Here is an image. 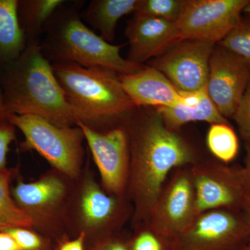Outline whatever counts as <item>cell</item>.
Wrapping results in <instances>:
<instances>
[{
	"label": "cell",
	"mask_w": 250,
	"mask_h": 250,
	"mask_svg": "<svg viewBox=\"0 0 250 250\" xmlns=\"http://www.w3.org/2000/svg\"><path fill=\"white\" fill-rule=\"evenodd\" d=\"M127 125L130 161L126 195L139 225L147 223L171 172L192 166L200 158L177 131L166 126L156 110L134 111Z\"/></svg>",
	"instance_id": "1"
},
{
	"label": "cell",
	"mask_w": 250,
	"mask_h": 250,
	"mask_svg": "<svg viewBox=\"0 0 250 250\" xmlns=\"http://www.w3.org/2000/svg\"><path fill=\"white\" fill-rule=\"evenodd\" d=\"M0 85L10 114L40 116L63 127L77 124L39 42L27 43L19 57L0 67Z\"/></svg>",
	"instance_id": "2"
},
{
	"label": "cell",
	"mask_w": 250,
	"mask_h": 250,
	"mask_svg": "<svg viewBox=\"0 0 250 250\" xmlns=\"http://www.w3.org/2000/svg\"><path fill=\"white\" fill-rule=\"evenodd\" d=\"M52 65L77 122L93 129L95 125L129 119L137 108L125 92L117 72L106 67H83L73 62Z\"/></svg>",
	"instance_id": "3"
},
{
	"label": "cell",
	"mask_w": 250,
	"mask_h": 250,
	"mask_svg": "<svg viewBox=\"0 0 250 250\" xmlns=\"http://www.w3.org/2000/svg\"><path fill=\"white\" fill-rule=\"evenodd\" d=\"M65 4L45 24V37L40 42L42 54L49 62L106 67L119 75H131L142 68L143 65L121 57L122 45H112L85 26L80 13L82 2L67 6Z\"/></svg>",
	"instance_id": "4"
},
{
	"label": "cell",
	"mask_w": 250,
	"mask_h": 250,
	"mask_svg": "<svg viewBox=\"0 0 250 250\" xmlns=\"http://www.w3.org/2000/svg\"><path fill=\"white\" fill-rule=\"evenodd\" d=\"M8 121L22 131L24 149H35L51 165L70 177H77L83 156L84 139L80 126H59L34 115L10 114Z\"/></svg>",
	"instance_id": "5"
},
{
	"label": "cell",
	"mask_w": 250,
	"mask_h": 250,
	"mask_svg": "<svg viewBox=\"0 0 250 250\" xmlns=\"http://www.w3.org/2000/svg\"><path fill=\"white\" fill-rule=\"evenodd\" d=\"M250 228L241 210L218 208L197 215L173 241V250H246Z\"/></svg>",
	"instance_id": "6"
},
{
	"label": "cell",
	"mask_w": 250,
	"mask_h": 250,
	"mask_svg": "<svg viewBox=\"0 0 250 250\" xmlns=\"http://www.w3.org/2000/svg\"><path fill=\"white\" fill-rule=\"evenodd\" d=\"M250 0H184L176 27L182 40L218 44L236 27Z\"/></svg>",
	"instance_id": "7"
},
{
	"label": "cell",
	"mask_w": 250,
	"mask_h": 250,
	"mask_svg": "<svg viewBox=\"0 0 250 250\" xmlns=\"http://www.w3.org/2000/svg\"><path fill=\"white\" fill-rule=\"evenodd\" d=\"M196 197L197 216L218 208L241 210L247 197L240 168L213 159H200L190 166Z\"/></svg>",
	"instance_id": "8"
},
{
	"label": "cell",
	"mask_w": 250,
	"mask_h": 250,
	"mask_svg": "<svg viewBox=\"0 0 250 250\" xmlns=\"http://www.w3.org/2000/svg\"><path fill=\"white\" fill-rule=\"evenodd\" d=\"M196 217L190 166L174 169L159 193L147 223L174 241Z\"/></svg>",
	"instance_id": "9"
},
{
	"label": "cell",
	"mask_w": 250,
	"mask_h": 250,
	"mask_svg": "<svg viewBox=\"0 0 250 250\" xmlns=\"http://www.w3.org/2000/svg\"><path fill=\"white\" fill-rule=\"evenodd\" d=\"M214 42L182 40L156 57L152 67L162 72L181 93H195L207 87Z\"/></svg>",
	"instance_id": "10"
},
{
	"label": "cell",
	"mask_w": 250,
	"mask_h": 250,
	"mask_svg": "<svg viewBox=\"0 0 250 250\" xmlns=\"http://www.w3.org/2000/svg\"><path fill=\"white\" fill-rule=\"evenodd\" d=\"M76 125L83 131L104 186L111 195L124 196L126 194L130 161L127 129L119 126L100 132L81 122H77Z\"/></svg>",
	"instance_id": "11"
},
{
	"label": "cell",
	"mask_w": 250,
	"mask_h": 250,
	"mask_svg": "<svg viewBox=\"0 0 250 250\" xmlns=\"http://www.w3.org/2000/svg\"><path fill=\"white\" fill-rule=\"evenodd\" d=\"M250 81V69L236 54L215 45L210 56L207 90L225 118L233 117Z\"/></svg>",
	"instance_id": "12"
},
{
	"label": "cell",
	"mask_w": 250,
	"mask_h": 250,
	"mask_svg": "<svg viewBox=\"0 0 250 250\" xmlns=\"http://www.w3.org/2000/svg\"><path fill=\"white\" fill-rule=\"evenodd\" d=\"M125 33L130 46L126 59L141 65L182 41L174 23L143 15H134Z\"/></svg>",
	"instance_id": "13"
},
{
	"label": "cell",
	"mask_w": 250,
	"mask_h": 250,
	"mask_svg": "<svg viewBox=\"0 0 250 250\" xmlns=\"http://www.w3.org/2000/svg\"><path fill=\"white\" fill-rule=\"evenodd\" d=\"M123 88L136 107H172L183 103V96L154 67L143 66L131 75H119Z\"/></svg>",
	"instance_id": "14"
},
{
	"label": "cell",
	"mask_w": 250,
	"mask_h": 250,
	"mask_svg": "<svg viewBox=\"0 0 250 250\" xmlns=\"http://www.w3.org/2000/svg\"><path fill=\"white\" fill-rule=\"evenodd\" d=\"M123 197L107 195L93 181H87L82 192L81 211L85 226L114 228L124 218Z\"/></svg>",
	"instance_id": "15"
},
{
	"label": "cell",
	"mask_w": 250,
	"mask_h": 250,
	"mask_svg": "<svg viewBox=\"0 0 250 250\" xmlns=\"http://www.w3.org/2000/svg\"><path fill=\"white\" fill-rule=\"evenodd\" d=\"M65 186L57 177H46L39 182L25 184L18 182L12 190L16 205L33 218L37 211L49 208L59 201L65 194Z\"/></svg>",
	"instance_id": "16"
},
{
	"label": "cell",
	"mask_w": 250,
	"mask_h": 250,
	"mask_svg": "<svg viewBox=\"0 0 250 250\" xmlns=\"http://www.w3.org/2000/svg\"><path fill=\"white\" fill-rule=\"evenodd\" d=\"M139 0H93L81 14L82 19L101 33L108 42L115 39L118 21L123 16L136 12Z\"/></svg>",
	"instance_id": "17"
},
{
	"label": "cell",
	"mask_w": 250,
	"mask_h": 250,
	"mask_svg": "<svg viewBox=\"0 0 250 250\" xmlns=\"http://www.w3.org/2000/svg\"><path fill=\"white\" fill-rule=\"evenodd\" d=\"M156 111L161 115L166 126L177 132L182 126L192 122H207L210 125L229 124L210 98L207 87L201 90L200 100L196 105L179 104L172 107H159Z\"/></svg>",
	"instance_id": "18"
},
{
	"label": "cell",
	"mask_w": 250,
	"mask_h": 250,
	"mask_svg": "<svg viewBox=\"0 0 250 250\" xmlns=\"http://www.w3.org/2000/svg\"><path fill=\"white\" fill-rule=\"evenodd\" d=\"M26 46L18 19V0H0V67L19 57Z\"/></svg>",
	"instance_id": "19"
},
{
	"label": "cell",
	"mask_w": 250,
	"mask_h": 250,
	"mask_svg": "<svg viewBox=\"0 0 250 250\" xmlns=\"http://www.w3.org/2000/svg\"><path fill=\"white\" fill-rule=\"evenodd\" d=\"M63 0H18V16L27 43L39 42L44 28Z\"/></svg>",
	"instance_id": "20"
},
{
	"label": "cell",
	"mask_w": 250,
	"mask_h": 250,
	"mask_svg": "<svg viewBox=\"0 0 250 250\" xmlns=\"http://www.w3.org/2000/svg\"><path fill=\"white\" fill-rule=\"evenodd\" d=\"M11 172L6 170L0 172V232L9 229L29 228L34 225V219L21 209L10 192Z\"/></svg>",
	"instance_id": "21"
},
{
	"label": "cell",
	"mask_w": 250,
	"mask_h": 250,
	"mask_svg": "<svg viewBox=\"0 0 250 250\" xmlns=\"http://www.w3.org/2000/svg\"><path fill=\"white\" fill-rule=\"evenodd\" d=\"M207 145L215 159L226 164L236 158L239 149L236 133L230 124L225 123L210 125Z\"/></svg>",
	"instance_id": "22"
},
{
	"label": "cell",
	"mask_w": 250,
	"mask_h": 250,
	"mask_svg": "<svg viewBox=\"0 0 250 250\" xmlns=\"http://www.w3.org/2000/svg\"><path fill=\"white\" fill-rule=\"evenodd\" d=\"M183 0H139L134 14L160 18L176 24L182 14Z\"/></svg>",
	"instance_id": "23"
},
{
	"label": "cell",
	"mask_w": 250,
	"mask_h": 250,
	"mask_svg": "<svg viewBox=\"0 0 250 250\" xmlns=\"http://www.w3.org/2000/svg\"><path fill=\"white\" fill-rule=\"evenodd\" d=\"M217 45L243 59L250 69V18L242 17L236 27Z\"/></svg>",
	"instance_id": "24"
},
{
	"label": "cell",
	"mask_w": 250,
	"mask_h": 250,
	"mask_svg": "<svg viewBox=\"0 0 250 250\" xmlns=\"http://www.w3.org/2000/svg\"><path fill=\"white\" fill-rule=\"evenodd\" d=\"M131 250H173V241L158 232L147 223L137 225V230L129 241Z\"/></svg>",
	"instance_id": "25"
},
{
	"label": "cell",
	"mask_w": 250,
	"mask_h": 250,
	"mask_svg": "<svg viewBox=\"0 0 250 250\" xmlns=\"http://www.w3.org/2000/svg\"><path fill=\"white\" fill-rule=\"evenodd\" d=\"M233 118L243 139L250 143V81Z\"/></svg>",
	"instance_id": "26"
},
{
	"label": "cell",
	"mask_w": 250,
	"mask_h": 250,
	"mask_svg": "<svg viewBox=\"0 0 250 250\" xmlns=\"http://www.w3.org/2000/svg\"><path fill=\"white\" fill-rule=\"evenodd\" d=\"M4 231L14 238L21 250H39L42 246L41 238L27 228H12Z\"/></svg>",
	"instance_id": "27"
},
{
	"label": "cell",
	"mask_w": 250,
	"mask_h": 250,
	"mask_svg": "<svg viewBox=\"0 0 250 250\" xmlns=\"http://www.w3.org/2000/svg\"><path fill=\"white\" fill-rule=\"evenodd\" d=\"M14 127L8 121L0 122V172L6 169V156L9 146L16 139Z\"/></svg>",
	"instance_id": "28"
},
{
	"label": "cell",
	"mask_w": 250,
	"mask_h": 250,
	"mask_svg": "<svg viewBox=\"0 0 250 250\" xmlns=\"http://www.w3.org/2000/svg\"><path fill=\"white\" fill-rule=\"evenodd\" d=\"M96 250H131L129 241H126L117 237L108 236L102 242Z\"/></svg>",
	"instance_id": "29"
},
{
	"label": "cell",
	"mask_w": 250,
	"mask_h": 250,
	"mask_svg": "<svg viewBox=\"0 0 250 250\" xmlns=\"http://www.w3.org/2000/svg\"><path fill=\"white\" fill-rule=\"evenodd\" d=\"M246 165L240 168V173L247 197L250 199V143H246Z\"/></svg>",
	"instance_id": "30"
},
{
	"label": "cell",
	"mask_w": 250,
	"mask_h": 250,
	"mask_svg": "<svg viewBox=\"0 0 250 250\" xmlns=\"http://www.w3.org/2000/svg\"><path fill=\"white\" fill-rule=\"evenodd\" d=\"M0 250H21L17 243L9 233L0 232Z\"/></svg>",
	"instance_id": "31"
},
{
	"label": "cell",
	"mask_w": 250,
	"mask_h": 250,
	"mask_svg": "<svg viewBox=\"0 0 250 250\" xmlns=\"http://www.w3.org/2000/svg\"><path fill=\"white\" fill-rule=\"evenodd\" d=\"M84 237V233H81L77 239L64 243L60 250H83Z\"/></svg>",
	"instance_id": "32"
},
{
	"label": "cell",
	"mask_w": 250,
	"mask_h": 250,
	"mask_svg": "<svg viewBox=\"0 0 250 250\" xmlns=\"http://www.w3.org/2000/svg\"><path fill=\"white\" fill-rule=\"evenodd\" d=\"M10 113L6 106L4 93L0 85V122L8 121Z\"/></svg>",
	"instance_id": "33"
},
{
	"label": "cell",
	"mask_w": 250,
	"mask_h": 250,
	"mask_svg": "<svg viewBox=\"0 0 250 250\" xmlns=\"http://www.w3.org/2000/svg\"><path fill=\"white\" fill-rule=\"evenodd\" d=\"M241 210L243 212V215H244L245 219H246L247 223H248V226L250 228V199L247 200Z\"/></svg>",
	"instance_id": "34"
},
{
	"label": "cell",
	"mask_w": 250,
	"mask_h": 250,
	"mask_svg": "<svg viewBox=\"0 0 250 250\" xmlns=\"http://www.w3.org/2000/svg\"><path fill=\"white\" fill-rule=\"evenodd\" d=\"M243 13H246V14L250 15V2L248 3V5L246 6V8H245Z\"/></svg>",
	"instance_id": "35"
},
{
	"label": "cell",
	"mask_w": 250,
	"mask_h": 250,
	"mask_svg": "<svg viewBox=\"0 0 250 250\" xmlns=\"http://www.w3.org/2000/svg\"><path fill=\"white\" fill-rule=\"evenodd\" d=\"M246 250H250V240L249 243H248V246H247Z\"/></svg>",
	"instance_id": "36"
}]
</instances>
